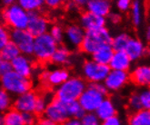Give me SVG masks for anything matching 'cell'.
<instances>
[{
	"mask_svg": "<svg viewBox=\"0 0 150 125\" xmlns=\"http://www.w3.org/2000/svg\"><path fill=\"white\" fill-rule=\"evenodd\" d=\"M60 125H81L80 120L76 118L68 117L64 122H62Z\"/></svg>",
	"mask_w": 150,
	"mask_h": 125,
	"instance_id": "obj_43",
	"label": "cell"
},
{
	"mask_svg": "<svg viewBox=\"0 0 150 125\" xmlns=\"http://www.w3.org/2000/svg\"><path fill=\"white\" fill-rule=\"evenodd\" d=\"M57 46L58 44L51 37L49 33L38 35L35 37L33 55L41 62L49 61Z\"/></svg>",
	"mask_w": 150,
	"mask_h": 125,
	"instance_id": "obj_6",
	"label": "cell"
},
{
	"mask_svg": "<svg viewBox=\"0 0 150 125\" xmlns=\"http://www.w3.org/2000/svg\"><path fill=\"white\" fill-rule=\"evenodd\" d=\"M86 31L78 25H71L65 30V39L73 47H80Z\"/></svg>",
	"mask_w": 150,
	"mask_h": 125,
	"instance_id": "obj_16",
	"label": "cell"
},
{
	"mask_svg": "<svg viewBox=\"0 0 150 125\" xmlns=\"http://www.w3.org/2000/svg\"><path fill=\"white\" fill-rule=\"evenodd\" d=\"M70 77L69 72L65 68L52 69L43 74L42 80L44 83L51 87H58Z\"/></svg>",
	"mask_w": 150,
	"mask_h": 125,
	"instance_id": "obj_13",
	"label": "cell"
},
{
	"mask_svg": "<svg viewBox=\"0 0 150 125\" xmlns=\"http://www.w3.org/2000/svg\"><path fill=\"white\" fill-rule=\"evenodd\" d=\"M129 79L130 76L127 71L110 70L103 84L108 92H117L128 83Z\"/></svg>",
	"mask_w": 150,
	"mask_h": 125,
	"instance_id": "obj_10",
	"label": "cell"
},
{
	"mask_svg": "<svg viewBox=\"0 0 150 125\" xmlns=\"http://www.w3.org/2000/svg\"><path fill=\"white\" fill-rule=\"evenodd\" d=\"M70 51L66 46H57L51 57V62L57 65H64L69 62Z\"/></svg>",
	"mask_w": 150,
	"mask_h": 125,
	"instance_id": "obj_24",
	"label": "cell"
},
{
	"mask_svg": "<svg viewBox=\"0 0 150 125\" xmlns=\"http://www.w3.org/2000/svg\"><path fill=\"white\" fill-rule=\"evenodd\" d=\"M128 104H129V107L131 108V110H133L134 112H137V111H139L142 109L138 93H135L133 94H131V96L129 97V100H128Z\"/></svg>",
	"mask_w": 150,
	"mask_h": 125,
	"instance_id": "obj_37",
	"label": "cell"
},
{
	"mask_svg": "<svg viewBox=\"0 0 150 125\" xmlns=\"http://www.w3.org/2000/svg\"><path fill=\"white\" fill-rule=\"evenodd\" d=\"M105 17L94 15L89 12H85L80 16V26L85 31H90L105 27Z\"/></svg>",
	"mask_w": 150,
	"mask_h": 125,
	"instance_id": "obj_15",
	"label": "cell"
},
{
	"mask_svg": "<svg viewBox=\"0 0 150 125\" xmlns=\"http://www.w3.org/2000/svg\"><path fill=\"white\" fill-rule=\"evenodd\" d=\"M124 52L128 55V57L131 59V61H137L142 58L146 53V46L144 43L137 39L130 37L127 46L125 47Z\"/></svg>",
	"mask_w": 150,
	"mask_h": 125,
	"instance_id": "obj_17",
	"label": "cell"
},
{
	"mask_svg": "<svg viewBox=\"0 0 150 125\" xmlns=\"http://www.w3.org/2000/svg\"><path fill=\"white\" fill-rule=\"evenodd\" d=\"M129 38H130V37L126 33L118 34L117 35H116L114 38H112V41L110 44L113 50L115 52L116 51H124Z\"/></svg>",
	"mask_w": 150,
	"mask_h": 125,
	"instance_id": "obj_30",
	"label": "cell"
},
{
	"mask_svg": "<svg viewBox=\"0 0 150 125\" xmlns=\"http://www.w3.org/2000/svg\"><path fill=\"white\" fill-rule=\"evenodd\" d=\"M44 116L56 123L61 124L69 117L67 110V103L56 98L51 100L47 106Z\"/></svg>",
	"mask_w": 150,
	"mask_h": 125,
	"instance_id": "obj_9",
	"label": "cell"
},
{
	"mask_svg": "<svg viewBox=\"0 0 150 125\" xmlns=\"http://www.w3.org/2000/svg\"><path fill=\"white\" fill-rule=\"evenodd\" d=\"M19 55H21V53L16 44L9 41L6 46L3 47V49L0 51V56H1L2 60L12 62L16 57H17Z\"/></svg>",
	"mask_w": 150,
	"mask_h": 125,
	"instance_id": "obj_27",
	"label": "cell"
},
{
	"mask_svg": "<svg viewBox=\"0 0 150 125\" xmlns=\"http://www.w3.org/2000/svg\"><path fill=\"white\" fill-rule=\"evenodd\" d=\"M0 86L10 95L18 96L31 90V82L29 78H25L12 70L0 78Z\"/></svg>",
	"mask_w": 150,
	"mask_h": 125,
	"instance_id": "obj_4",
	"label": "cell"
},
{
	"mask_svg": "<svg viewBox=\"0 0 150 125\" xmlns=\"http://www.w3.org/2000/svg\"><path fill=\"white\" fill-rule=\"evenodd\" d=\"M1 60H2V59H1V56H0V61H1Z\"/></svg>",
	"mask_w": 150,
	"mask_h": 125,
	"instance_id": "obj_50",
	"label": "cell"
},
{
	"mask_svg": "<svg viewBox=\"0 0 150 125\" xmlns=\"http://www.w3.org/2000/svg\"><path fill=\"white\" fill-rule=\"evenodd\" d=\"M48 103L49 102H47V98L46 96H38L34 113L37 114V115L44 114V112H45V111L47 109V106Z\"/></svg>",
	"mask_w": 150,
	"mask_h": 125,
	"instance_id": "obj_35",
	"label": "cell"
},
{
	"mask_svg": "<svg viewBox=\"0 0 150 125\" xmlns=\"http://www.w3.org/2000/svg\"><path fill=\"white\" fill-rule=\"evenodd\" d=\"M35 125H60V124L56 123V122H54L53 121H51V120L46 118L45 116H44V117L38 119Z\"/></svg>",
	"mask_w": 150,
	"mask_h": 125,
	"instance_id": "obj_42",
	"label": "cell"
},
{
	"mask_svg": "<svg viewBox=\"0 0 150 125\" xmlns=\"http://www.w3.org/2000/svg\"><path fill=\"white\" fill-rule=\"evenodd\" d=\"M101 125H122V121L116 115V116H114V117H111L109 119L102 121Z\"/></svg>",
	"mask_w": 150,
	"mask_h": 125,
	"instance_id": "obj_41",
	"label": "cell"
},
{
	"mask_svg": "<svg viewBox=\"0 0 150 125\" xmlns=\"http://www.w3.org/2000/svg\"><path fill=\"white\" fill-rule=\"evenodd\" d=\"M95 113L96 114V116L99 118L101 121L107 119H109L117 115L116 105H115L112 100L108 99V98H105V99L100 103V105L98 107V109L96 110Z\"/></svg>",
	"mask_w": 150,
	"mask_h": 125,
	"instance_id": "obj_21",
	"label": "cell"
},
{
	"mask_svg": "<svg viewBox=\"0 0 150 125\" xmlns=\"http://www.w3.org/2000/svg\"><path fill=\"white\" fill-rule=\"evenodd\" d=\"M2 125H25L22 112L16 109H9L3 114Z\"/></svg>",
	"mask_w": 150,
	"mask_h": 125,
	"instance_id": "obj_25",
	"label": "cell"
},
{
	"mask_svg": "<svg viewBox=\"0 0 150 125\" xmlns=\"http://www.w3.org/2000/svg\"><path fill=\"white\" fill-rule=\"evenodd\" d=\"M49 34L51 37L55 40V42L59 44H61L65 39V31L63 27L59 25H54L51 27H49Z\"/></svg>",
	"mask_w": 150,
	"mask_h": 125,
	"instance_id": "obj_32",
	"label": "cell"
},
{
	"mask_svg": "<svg viewBox=\"0 0 150 125\" xmlns=\"http://www.w3.org/2000/svg\"><path fill=\"white\" fill-rule=\"evenodd\" d=\"M80 122L81 125H101V121L95 112H86Z\"/></svg>",
	"mask_w": 150,
	"mask_h": 125,
	"instance_id": "obj_33",
	"label": "cell"
},
{
	"mask_svg": "<svg viewBox=\"0 0 150 125\" xmlns=\"http://www.w3.org/2000/svg\"><path fill=\"white\" fill-rule=\"evenodd\" d=\"M111 41V34L108 29L105 27L86 31L85 37L81 44L80 48L84 53L92 55L101 46L110 44Z\"/></svg>",
	"mask_w": 150,
	"mask_h": 125,
	"instance_id": "obj_3",
	"label": "cell"
},
{
	"mask_svg": "<svg viewBox=\"0 0 150 125\" xmlns=\"http://www.w3.org/2000/svg\"><path fill=\"white\" fill-rule=\"evenodd\" d=\"M66 103H67V113L69 117L76 118L80 120L86 113V112L82 108L80 103H78V101H73V102H69Z\"/></svg>",
	"mask_w": 150,
	"mask_h": 125,
	"instance_id": "obj_29",
	"label": "cell"
},
{
	"mask_svg": "<svg viewBox=\"0 0 150 125\" xmlns=\"http://www.w3.org/2000/svg\"><path fill=\"white\" fill-rule=\"evenodd\" d=\"M131 20L135 26H139L144 19V6L141 0H134L130 8Z\"/></svg>",
	"mask_w": 150,
	"mask_h": 125,
	"instance_id": "obj_23",
	"label": "cell"
},
{
	"mask_svg": "<svg viewBox=\"0 0 150 125\" xmlns=\"http://www.w3.org/2000/svg\"><path fill=\"white\" fill-rule=\"evenodd\" d=\"M131 59L124 51H116L109 62L110 70H118V71H127L131 66Z\"/></svg>",
	"mask_w": 150,
	"mask_h": 125,
	"instance_id": "obj_20",
	"label": "cell"
},
{
	"mask_svg": "<svg viewBox=\"0 0 150 125\" xmlns=\"http://www.w3.org/2000/svg\"><path fill=\"white\" fill-rule=\"evenodd\" d=\"M13 104L11 95L6 91H5L2 87H0V112L5 113L11 108Z\"/></svg>",
	"mask_w": 150,
	"mask_h": 125,
	"instance_id": "obj_31",
	"label": "cell"
},
{
	"mask_svg": "<svg viewBox=\"0 0 150 125\" xmlns=\"http://www.w3.org/2000/svg\"><path fill=\"white\" fill-rule=\"evenodd\" d=\"M86 11L102 17L108 16L111 11L108 0H88L86 4Z\"/></svg>",
	"mask_w": 150,
	"mask_h": 125,
	"instance_id": "obj_19",
	"label": "cell"
},
{
	"mask_svg": "<svg viewBox=\"0 0 150 125\" xmlns=\"http://www.w3.org/2000/svg\"><path fill=\"white\" fill-rule=\"evenodd\" d=\"M49 28V22L45 16L38 12L29 13V20L28 24V30L34 37L47 33Z\"/></svg>",
	"mask_w": 150,
	"mask_h": 125,
	"instance_id": "obj_11",
	"label": "cell"
},
{
	"mask_svg": "<svg viewBox=\"0 0 150 125\" xmlns=\"http://www.w3.org/2000/svg\"><path fill=\"white\" fill-rule=\"evenodd\" d=\"M72 3H74L76 6H84L87 3L88 0H70Z\"/></svg>",
	"mask_w": 150,
	"mask_h": 125,
	"instance_id": "obj_45",
	"label": "cell"
},
{
	"mask_svg": "<svg viewBox=\"0 0 150 125\" xmlns=\"http://www.w3.org/2000/svg\"><path fill=\"white\" fill-rule=\"evenodd\" d=\"M131 81L141 87L150 86V65H139L130 75Z\"/></svg>",
	"mask_w": 150,
	"mask_h": 125,
	"instance_id": "obj_18",
	"label": "cell"
},
{
	"mask_svg": "<svg viewBox=\"0 0 150 125\" xmlns=\"http://www.w3.org/2000/svg\"><path fill=\"white\" fill-rule=\"evenodd\" d=\"M108 93V91L103 83L89 84L77 101L86 112H95L100 103L107 98Z\"/></svg>",
	"mask_w": 150,
	"mask_h": 125,
	"instance_id": "obj_1",
	"label": "cell"
},
{
	"mask_svg": "<svg viewBox=\"0 0 150 125\" xmlns=\"http://www.w3.org/2000/svg\"><path fill=\"white\" fill-rule=\"evenodd\" d=\"M22 115H23V120H24L25 125H35L36 124L37 119H36V115H35V113L25 112V113H22Z\"/></svg>",
	"mask_w": 150,
	"mask_h": 125,
	"instance_id": "obj_40",
	"label": "cell"
},
{
	"mask_svg": "<svg viewBox=\"0 0 150 125\" xmlns=\"http://www.w3.org/2000/svg\"><path fill=\"white\" fill-rule=\"evenodd\" d=\"M138 95L142 109L150 111V89H144L138 93Z\"/></svg>",
	"mask_w": 150,
	"mask_h": 125,
	"instance_id": "obj_34",
	"label": "cell"
},
{
	"mask_svg": "<svg viewBox=\"0 0 150 125\" xmlns=\"http://www.w3.org/2000/svg\"><path fill=\"white\" fill-rule=\"evenodd\" d=\"M4 4L8 6H11V5H14V4H16L17 0H3Z\"/></svg>",
	"mask_w": 150,
	"mask_h": 125,
	"instance_id": "obj_46",
	"label": "cell"
},
{
	"mask_svg": "<svg viewBox=\"0 0 150 125\" xmlns=\"http://www.w3.org/2000/svg\"><path fill=\"white\" fill-rule=\"evenodd\" d=\"M10 41V32L5 26L0 25V51Z\"/></svg>",
	"mask_w": 150,
	"mask_h": 125,
	"instance_id": "obj_36",
	"label": "cell"
},
{
	"mask_svg": "<svg viewBox=\"0 0 150 125\" xmlns=\"http://www.w3.org/2000/svg\"><path fill=\"white\" fill-rule=\"evenodd\" d=\"M5 23L14 29H26L29 20V13L18 4L8 6L2 14Z\"/></svg>",
	"mask_w": 150,
	"mask_h": 125,
	"instance_id": "obj_5",
	"label": "cell"
},
{
	"mask_svg": "<svg viewBox=\"0 0 150 125\" xmlns=\"http://www.w3.org/2000/svg\"><path fill=\"white\" fill-rule=\"evenodd\" d=\"M3 124V114L0 112V125Z\"/></svg>",
	"mask_w": 150,
	"mask_h": 125,
	"instance_id": "obj_48",
	"label": "cell"
},
{
	"mask_svg": "<svg viewBox=\"0 0 150 125\" xmlns=\"http://www.w3.org/2000/svg\"><path fill=\"white\" fill-rule=\"evenodd\" d=\"M114 50L111 46V44L103 46L100 48L96 50L92 55V60L98 62L100 65H108L110 60L114 55Z\"/></svg>",
	"mask_w": 150,
	"mask_h": 125,
	"instance_id": "obj_22",
	"label": "cell"
},
{
	"mask_svg": "<svg viewBox=\"0 0 150 125\" xmlns=\"http://www.w3.org/2000/svg\"><path fill=\"white\" fill-rule=\"evenodd\" d=\"M86 85V81L80 77H69L65 83L57 88L55 97L64 103L77 101Z\"/></svg>",
	"mask_w": 150,
	"mask_h": 125,
	"instance_id": "obj_2",
	"label": "cell"
},
{
	"mask_svg": "<svg viewBox=\"0 0 150 125\" xmlns=\"http://www.w3.org/2000/svg\"><path fill=\"white\" fill-rule=\"evenodd\" d=\"M10 41L18 47L21 55H33L35 37L26 29H14L10 32Z\"/></svg>",
	"mask_w": 150,
	"mask_h": 125,
	"instance_id": "obj_8",
	"label": "cell"
},
{
	"mask_svg": "<svg viewBox=\"0 0 150 125\" xmlns=\"http://www.w3.org/2000/svg\"><path fill=\"white\" fill-rule=\"evenodd\" d=\"M148 53H149V55H150V49H149V51H148Z\"/></svg>",
	"mask_w": 150,
	"mask_h": 125,
	"instance_id": "obj_49",
	"label": "cell"
},
{
	"mask_svg": "<svg viewBox=\"0 0 150 125\" xmlns=\"http://www.w3.org/2000/svg\"><path fill=\"white\" fill-rule=\"evenodd\" d=\"M129 125H150V111L141 109L129 118Z\"/></svg>",
	"mask_w": 150,
	"mask_h": 125,
	"instance_id": "obj_26",
	"label": "cell"
},
{
	"mask_svg": "<svg viewBox=\"0 0 150 125\" xmlns=\"http://www.w3.org/2000/svg\"><path fill=\"white\" fill-rule=\"evenodd\" d=\"M38 95L32 92L31 90L16 96L13 103L14 109L22 113L25 112H32L34 113L35 108H36V103Z\"/></svg>",
	"mask_w": 150,
	"mask_h": 125,
	"instance_id": "obj_12",
	"label": "cell"
},
{
	"mask_svg": "<svg viewBox=\"0 0 150 125\" xmlns=\"http://www.w3.org/2000/svg\"><path fill=\"white\" fill-rule=\"evenodd\" d=\"M12 71V65H11V62L1 60L0 61V78L6 75L9 72Z\"/></svg>",
	"mask_w": 150,
	"mask_h": 125,
	"instance_id": "obj_39",
	"label": "cell"
},
{
	"mask_svg": "<svg viewBox=\"0 0 150 125\" xmlns=\"http://www.w3.org/2000/svg\"><path fill=\"white\" fill-rule=\"evenodd\" d=\"M145 37L147 41H150V26L146 28V30L145 32Z\"/></svg>",
	"mask_w": 150,
	"mask_h": 125,
	"instance_id": "obj_47",
	"label": "cell"
},
{
	"mask_svg": "<svg viewBox=\"0 0 150 125\" xmlns=\"http://www.w3.org/2000/svg\"><path fill=\"white\" fill-rule=\"evenodd\" d=\"M12 70L16 74H18L25 78H29L34 72L33 62L29 56L25 55H19L12 62Z\"/></svg>",
	"mask_w": 150,
	"mask_h": 125,
	"instance_id": "obj_14",
	"label": "cell"
},
{
	"mask_svg": "<svg viewBox=\"0 0 150 125\" xmlns=\"http://www.w3.org/2000/svg\"><path fill=\"white\" fill-rule=\"evenodd\" d=\"M64 0H44V2H45L46 5H47L48 6L50 7H53V8H56V7H58Z\"/></svg>",
	"mask_w": 150,
	"mask_h": 125,
	"instance_id": "obj_44",
	"label": "cell"
},
{
	"mask_svg": "<svg viewBox=\"0 0 150 125\" xmlns=\"http://www.w3.org/2000/svg\"><path fill=\"white\" fill-rule=\"evenodd\" d=\"M132 0H117V7L120 12H127L132 6Z\"/></svg>",
	"mask_w": 150,
	"mask_h": 125,
	"instance_id": "obj_38",
	"label": "cell"
},
{
	"mask_svg": "<svg viewBox=\"0 0 150 125\" xmlns=\"http://www.w3.org/2000/svg\"><path fill=\"white\" fill-rule=\"evenodd\" d=\"M18 4L22 8L28 12H38L45 5L44 0H17Z\"/></svg>",
	"mask_w": 150,
	"mask_h": 125,
	"instance_id": "obj_28",
	"label": "cell"
},
{
	"mask_svg": "<svg viewBox=\"0 0 150 125\" xmlns=\"http://www.w3.org/2000/svg\"><path fill=\"white\" fill-rule=\"evenodd\" d=\"M109 72L110 68L108 65H100L92 59L86 61L82 67L84 78L90 84L104 83Z\"/></svg>",
	"mask_w": 150,
	"mask_h": 125,
	"instance_id": "obj_7",
	"label": "cell"
}]
</instances>
